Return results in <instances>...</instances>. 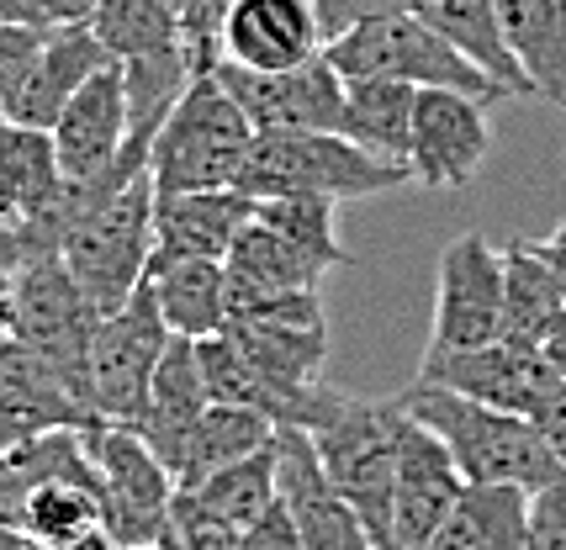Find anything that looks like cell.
I'll return each instance as SVG.
<instances>
[{
  "label": "cell",
  "instance_id": "cell-1",
  "mask_svg": "<svg viewBox=\"0 0 566 550\" xmlns=\"http://www.w3.org/2000/svg\"><path fill=\"white\" fill-rule=\"evenodd\" d=\"M397 408L440 434L444 451L455 455V466L467 476V487L541 493L545 482H556L566 472L535 419L497 413V408H482V402L461 398V392H444V387H429V381H413L397 398Z\"/></svg>",
  "mask_w": 566,
  "mask_h": 550
},
{
  "label": "cell",
  "instance_id": "cell-2",
  "mask_svg": "<svg viewBox=\"0 0 566 550\" xmlns=\"http://www.w3.org/2000/svg\"><path fill=\"white\" fill-rule=\"evenodd\" d=\"M254 123L244 106L228 96L218 75H197L186 85V96L175 101L165 117L154 154H148V176H154V197H197V191H233L254 149Z\"/></svg>",
  "mask_w": 566,
  "mask_h": 550
},
{
  "label": "cell",
  "instance_id": "cell-3",
  "mask_svg": "<svg viewBox=\"0 0 566 550\" xmlns=\"http://www.w3.org/2000/svg\"><path fill=\"white\" fill-rule=\"evenodd\" d=\"M91 32L106 49V59L123 70L133 138L154 144L165 117L175 112V101L197 80L186 32H180V11H170L165 0H101Z\"/></svg>",
  "mask_w": 566,
  "mask_h": 550
},
{
  "label": "cell",
  "instance_id": "cell-4",
  "mask_svg": "<svg viewBox=\"0 0 566 550\" xmlns=\"http://www.w3.org/2000/svg\"><path fill=\"white\" fill-rule=\"evenodd\" d=\"M408 180H413L408 165L376 159L339 133H260L249 149L244 176H239V191L254 201L323 197L339 207V201L397 191Z\"/></svg>",
  "mask_w": 566,
  "mask_h": 550
},
{
  "label": "cell",
  "instance_id": "cell-5",
  "mask_svg": "<svg viewBox=\"0 0 566 550\" xmlns=\"http://www.w3.org/2000/svg\"><path fill=\"white\" fill-rule=\"evenodd\" d=\"M154 176H138L127 191L96 201L91 212H80V223L70 228L59 260L70 265V275L80 281V292L91 297L101 318L123 313L133 292L148 281L154 265Z\"/></svg>",
  "mask_w": 566,
  "mask_h": 550
},
{
  "label": "cell",
  "instance_id": "cell-6",
  "mask_svg": "<svg viewBox=\"0 0 566 550\" xmlns=\"http://www.w3.org/2000/svg\"><path fill=\"white\" fill-rule=\"evenodd\" d=\"M345 80H402L413 91H461L471 101H503L493 80L482 75L461 49H450L419 11L402 17H376L355 32L334 38L323 53Z\"/></svg>",
  "mask_w": 566,
  "mask_h": 550
},
{
  "label": "cell",
  "instance_id": "cell-7",
  "mask_svg": "<svg viewBox=\"0 0 566 550\" xmlns=\"http://www.w3.org/2000/svg\"><path fill=\"white\" fill-rule=\"evenodd\" d=\"M397 429H402V408L366 398H345L328 424L313 429V451H318L323 472L334 482V493L360 514L376 550H392Z\"/></svg>",
  "mask_w": 566,
  "mask_h": 550
},
{
  "label": "cell",
  "instance_id": "cell-8",
  "mask_svg": "<svg viewBox=\"0 0 566 550\" xmlns=\"http://www.w3.org/2000/svg\"><path fill=\"white\" fill-rule=\"evenodd\" d=\"M96 328H101V313L91 307V297L80 292V281L70 275V265L59 254L22 260V271H17V302H11V339L43 355L91 413H96V398H91Z\"/></svg>",
  "mask_w": 566,
  "mask_h": 550
},
{
  "label": "cell",
  "instance_id": "cell-9",
  "mask_svg": "<svg viewBox=\"0 0 566 550\" xmlns=\"http://www.w3.org/2000/svg\"><path fill=\"white\" fill-rule=\"evenodd\" d=\"M497 339H503V250L482 233H461L444 244L434 271V324L423 360L488 350Z\"/></svg>",
  "mask_w": 566,
  "mask_h": 550
},
{
  "label": "cell",
  "instance_id": "cell-10",
  "mask_svg": "<svg viewBox=\"0 0 566 550\" xmlns=\"http://www.w3.org/2000/svg\"><path fill=\"white\" fill-rule=\"evenodd\" d=\"M170 328L159 318V302H154V286H138L133 302L123 313L101 318L96 328V350H91V398H96L101 424L133 429L144 419L148 392H154V376H159V360L170 350Z\"/></svg>",
  "mask_w": 566,
  "mask_h": 550
},
{
  "label": "cell",
  "instance_id": "cell-11",
  "mask_svg": "<svg viewBox=\"0 0 566 550\" xmlns=\"http://www.w3.org/2000/svg\"><path fill=\"white\" fill-rule=\"evenodd\" d=\"M91 455L101 476V508H106V540L112 546H159L175 519V476L148 451L133 429L101 424L91 429Z\"/></svg>",
  "mask_w": 566,
  "mask_h": 550
},
{
  "label": "cell",
  "instance_id": "cell-12",
  "mask_svg": "<svg viewBox=\"0 0 566 550\" xmlns=\"http://www.w3.org/2000/svg\"><path fill=\"white\" fill-rule=\"evenodd\" d=\"M212 75L244 106L254 133H339L345 138L349 80L328 59H313V64L286 70V75H254L239 64H218Z\"/></svg>",
  "mask_w": 566,
  "mask_h": 550
},
{
  "label": "cell",
  "instance_id": "cell-13",
  "mask_svg": "<svg viewBox=\"0 0 566 550\" xmlns=\"http://www.w3.org/2000/svg\"><path fill=\"white\" fill-rule=\"evenodd\" d=\"M419 381L461 392V398L514 413V419H541L545 402L562 392V376L541 360L535 345H509L497 339L488 350L467 355H440V360H419Z\"/></svg>",
  "mask_w": 566,
  "mask_h": 550
},
{
  "label": "cell",
  "instance_id": "cell-14",
  "mask_svg": "<svg viewBox=\"0 0 566 550\" xmlns=\"http://www.w3.org/2000/svg\"><path fill=\"white\" fill-rule=\"evenodd\" d=\"M493 149L488 101H471L461 91H419L413 106V180L429 191H461L476 180Z\"/></svg>",
  "mask_w": 566,
  "mask_h": 550
},
{
  "label": "cell",
  "instance_id": "cell-15",
  "mask_svg": "<svg viewBox=\"0 0 566 550\" xmlns=\"http://www.w3.org/2000/svg\"><path fill=\"white\" fill-rule=\"evenodd\" d=\"M467 493V476L455 466V455L444 451L434 429L402 413L397 429V493H392V550H429L450 519L455 498Z\"/></svg>",
  "mask_w": 566,
  "mask_h": 550
},
{
  "label": "cell",
  "instance_id": "cell-16",
  "mask_svg": "<svg viewBox=\"0 0 566 550\" xmlns=\"http://www.w3.org/2000/svg\"><path fill=\"white\" fill-rule=\"evenodd\" d=\"M275 476H281V508H286L302 550H376L360 514L334 493L307 429L275 434Z\"/></svg>",
  "mask_w": 566,
  "mask_h": 550
},
{
  "label": "cell",
  "instance_id": "cell-17",
  "mask_svg": "<svg viewBox=\"0 0 566 550\" xmlns=\"http://www.w3.org/2000/svg\"><path fill=\"white\" fill-rule=\"evenodd\" d=\"M222 59L254 75H286L328 53L318 0H239L222 22Z\"/></svg>",
  "mask_w": 566,
  "mask_h": 550
},
{
  "label": "cell",
  "instance_id": "cell-18",
  "mask_svg": "<svg viewBox=\"0 0 566 550\" xmlns=\"http://www.w3.org/2000/svg\"><path fill=\"white\" fill-rule=\"evenodd\" d=\"M59 429H101V419L74 398L70 381L43 355L6 339L0 345V451L32 445Z\"/></svg>",
  "mask_w": 566,
  "mask_h": 550
},
{
  "label": "cell",
  "instance_id": "cell-19",
  "mask_svg": "<svg viewBox=\"0 0 566 550\" xmlns=\"http://www.w3.org/2000/svg\"><path fill=\"white\" fill-rule=\"evenodd\" d=\"M133 144V112H127L123 70L106 64L101 75L80 85V96L64 106V117L53 123V149L64 180H101L117 170V159Z\"/></svg>",
  "mask_w": 566,
  "mask_h": 550
},
{
  "label": "cell",
  "instance_id": "cell-20",
  "mask_svg": "<svg viewBox=\"0 0 566 550\" xmlns=\"http://www.w3.org/2000/svg\"><path fill=\"white\" fill-rule=\"evenodd\" d=\"M260 201L233 191H197V197H170L154 207V271H170L186 260H228L233 239L254 223Z\"/></svg>",
  "mask_w": 566,
  "mask_h": 550
},
{
  "label": "cell",
  "instance_id": "cell-21",
  "mask_svg": "<svg viewBox=\"0 0 566 550\" xmlns=\"http://www.w3.org/2000/svg\"><path fill=\"white\" fill-rule=\"evenodd\" d=\"M112 59L96 43L91 27H59L43 32V49L32 59V70L22 75V85L6 101V123L17 127H43L53 133V123L64 117V106L80 96V85L91 75H101Z\"/></svg>",
  "mask_w": 566,
  "mask_h": 550
},
{
  "label": "cell",
  "instance_id": "cell-22",
  "mask_svg": "<svg viewBox=\"0 0 566 550\" xmlns=\"http://www.w3.org/2000/svg\"><path fill=\"white\" fill-rule=\"evenodd\" d=\"M228 271V302L233 307H249V302H265V297H281V292H318L323 275L313 260L302 250H292L275 228H265L260 218L233 239V250L222 260ZM233 324V318H228Z\"/></svg>",
  "mask_w": 566,
  "mask_h": 550
},
{
  "label": "cell",
  "instance_id": "cell-23",
  "mask_svg": "<svg viewBox=\"0 0 566 550\" xmlns=\"http://www.w3.org/2000/svg\"><path fill=\"white\" fill-rule=\"evenodd\" d=\"M275 434H281V424H271L265 413L212 402V408L197 419V429L186 434V445H180V461H175V487H180V493H197L207 476H218V472H228V466L249 461V455L271 451Z\"/></svg>",
  "mask_w": 566,
  "mask_h": 550
},
{
  "label": "cell",
  "instance_id": "cell-24",
  "mask_svg": "<svg viewBox=\"0 0 566 550\" xmlns=\"http://www.w3.org/2000/svg\"><path fill=\"white\" fill-rule=\"evenodd\" d=\"M419 17L440 32L450 49L467 53L471 64L493 80L503 96H535L530 80H524V70H518V59L509 53L497 0H419Z\"/></svg>",
  "mask_w": 566,
  "mask_h": 550
},
{
  "label": "cell",
  "instance_id": "cell-25",
  "mask_svg": "<svg viewBox=\"0 0 566 550\" xmlns=\"http://www.w3.org/2000/svg\"><path fill=\"white\" fill-rule=\"evenodd\" d=\"M64 191L59 149L43 127H0V228H22L49 212Z\"/></svg>",
  "mask_w": 566,
  "mask_h": 550
},
{
  "label": "cell",
  "instance_id": "cell-26",
  "mask_svg": "<svg viewBox=\"0 0 566 550\" xmlns=\"http://www.w3.org/2000/svg\"><path fill=\"white\" fill-rule=\"evenodd\" d=\"M497 17L530 91L566 106V0H497Z\"/></svg>",
  "mask_w": 566,
  "mask_h": 550
},
{
  "label": "cell",
  "instance_id": "cell-27",
  "mask_svg": "<svg viewBox=\"0 0 566 550\" xmlns=\"http://www.w3.org/2000/svg\"><path fill=\"white\" fill-rule=\"evenodd\" d=\"M148 286H154L159 318H165L175 339H218V334H228L233 302H228L222 260H186V265H170V271H154Z\"/></svg>",
  "mask_w": 566,
  "mask_h": 550
},
{
  "label": "cell",
  "instance_id": "cell-28",
  "mask_svg": "<svg viewBox=\"0 0 566 550\" xmlns=\"http://www.w3.org/2000/svg\"><path fill=\"white\" fill-rule=\"evenodd\" d=\"M413 106H419V91L402 85V80H349L345 138L360 144L366 154H376V159L408 165V154H413Z\"/></svg>",
  "mask_w": 566,
  "mask_h": 550
},
{
  "label": "cell",
  "instance_id": "cell-29",
  "mask_svg": "<svg viewBox=\"0 0 566 550\" xmlns=\"http://www.w3.org/2000/svg\"><path fill=\"white\" fill-rule=\"evenodd\" d=\"M530 493L518 487H467L429 550H524Z\"/></svg>",
  "mask_w": 566,
  "mask_h": 550
},
{
  "label": "cell",
  "instance_id": "cell-30",
  "mask_svg": "<svg viewBox=\"0 0 566 550\" xmlns=\"http://www.w3.org/2000/svg\"><path fill=\"white\" fill-rule=\"evenodd\" d=\"M22 540L43 550H85L106 540V508H101V482H43L22 514Z\"/></svg>",
  "mask_w": 566,
  "mask_h": 550
},
{
  "label": "cell",
  "instance_id": "cell-31",
  "mask_svg": "<svg viewBox=\"0 0 566 550\" xmlns=\"http://www.w3.org/2000/svg\"><path fill=\"white\" fill-rule=\"evenodd\" d=\"M562 307H566V292L541 244L535 239L509 244L503 250V339L509 345H535Z\"/></svg>",
  "mask_w": 566,
  "mask_h": 550
},
{
  "label": "cell",
  "instance_id": "cell-32",
  "mask_svg": "<svg viewBox=\"0 0 566 550\" xmlns=\"http://www.w3.org/2000/svg\"><path fill=\"white\" fill-rule=\"evenodd\" d=\"M180 503H186L191 514H201V519L222 525V529H254L275 503H281L275 445L260 455H249V461H239V466H228V472L207 476L197 493H180Z\"/></svg>",
  "mask_w": 566,
  "mask_h": 550
},
{
  "label": "cell",
  "instance_id": "cell-33",
  "mask_svg": "<svg viewBox=\"0 0 566 550\" xmlns=\"http://www.w3.org/2000/svg\"><path fill=\"white\" fill-rule=\"evenodd\" d=\"M265 228H275L292 250H302L318 271H339L349 265L345 244H339V212H334V201L323 197H275V201H260V212H254Z\"/></svg>",
  "mask_w": 566,
  "mask_h": 550
},
{
  "label": "cell",
  "instance_id": "cell-34",
  "mask_svg": "<svg viewBox=\"0 0 566 550\" xmlns=\"http://www.w3.org/2000/svg\"><path fill=\"white\" fill-rule=\"evenodd\" d=\"M197 360H201V381H207V398L212 402H228V408H254V413H265V419H271L265 387L254 381L249 360L239 355V345H233L228 334H218V339H197Z\"/></svg>",
  "mask_w": 566,
  "mask_h": 550
},
{
  "label": "cell",
  "instance_id": "cell-35",
  "mask_svg": "<svg viewBox=\"0 0 566 550\" xmlns=\"http://www.w3.org/2000/svg\"><path fill=\"white\" fill-rule=\"evenodd\" d=\"M239 0H191L186 11H180V32H186V49H191V64H197V75H212L222 59V22H228V11H233Z\"/></svg>",
  "mask_w": 566,
  "mask_h": 550
},
{
  "label": "cell",
  "instance_id": "cell-36",
  "mask_svg": "<svg viewBox=\"0 0 566 550\" xmlns=\"http://www.w3.org/2000/svg\"><path fill=\"white\" fill-rule=\"evenodd\" d=\"M101 0H0V22L59 32V27H91Z\"/></svg>",
  "mask_w": 566,
  "mask_h": 550
},
{
  "label": "cell",
  "instance_id": "cell-37",
  "mask_svg": "<svg viewBox=\"0 0 566 550\" xmlns=\"http://www.w3.org/2000/svg\"><path fill=\"white\" fill-rule=\"evenodd\" d=\"M524 550H566V472L530 493V535Z\"/></svg>",
  "mask_w": 566,
  "mask_h": 550
},
{
  "label": "cell",
  "instance_id": "cell-38",
  "mask_svg": "<svg viewBox=\"0 0 566 550\" xmlns=\"http://www.w3.org/2000/svg\"><path fill=\"white\" fill-rule=\"evenodd\" d=\"M402 11H419V0H318V17L328 43L355 32L360 22H376V17H402Z\"/></svg>",
  "mask_w": 566,
  "mask_h": 550
},
{
  "label": "cell",
  "instance_id": "cell-39",
  "mask_svg": "<svg viewBox=\"0 0 566 550\" xmlns=\"http://www.w3.org/2000/svg\"><path fill=\"white\" fill-rule=\"evenodd\" d=\"M43 49V32L17 22H0V106L11 101V91L22 85V75L32 70V59Z\"/></svg>",
  "mask_w": 566,
  "mask_h": 550
},
{
  "label": "cell",
  "instance_id": "cell-40",
  "mask_svg": "<svg viewBox=\"0 0 566 550\" xmlns=\"http://www.w3.org/2000/svg\"><path fill=\"white\" fill-rule=\"evenodd\" d=\"M17 271H22V260L6 250V239H0V345L11 339V302H17Z\"/></svg>",
  "mask_w": 566,
  "mask_h": 550
},
{
  "label": "cell",
  "instance_id": "cell-41",
  "mask_svg": "<svg viewBox=\"0 0 566 550\" xmlns=\"http://www.w3.org/2000/svg\"><path fill=\"white\" fill-rule=\"evenodd\" d=\"M535 350H541L545 366H551V371L566 381V307L556 313V318H551V324H545V334L535 339Z\"/></svg>",
  "mask_w": 566,
  "mask_h": 550
},
{
  "label": "cell",
  "instance_id": "cell-42",
  "mask_svg": "<svg viewBox=\"0 0 566 550\" xmlns=\"http://www.w3.org/2000/svg\"><path fill=\"white\" fill-rule=\"evenodd\" d=\"M535 424H541V434L551 440V451H556V461L566 466V381H562V392H556V398L545 402V413L535 419Z\"/></svg>",
  "mask_w": 566,
  "mask_h": 550
},
{
  "label": "cell",
  "instance_id": "cell-43",
  "mask_svg": "<svg viewBox=\"0 0 566 550\" xmlns=\"http://www.w3.org/2000/svg\"><path fill=\"white\" fill-rule=\"evenodd\" d=\"M541 250H545V260H551V271H556V281H562V292H566V228L551 233V239H541Z\"/></svg>",
  "mask_w": 566,
  "mask_h": 550
},
{
  "label": "cell",
  "instance_id": "cell-44",
  "mask_svg": "<svg viewBox=\"0 0 566 550\" xmlns=\"http://www.w3.org/2000/svg\"><path fill=\"white\" fill-rule=\"evenodd\" d=\"M112 550H170V546L159 540V546H112Z\"/></svg>",
  "mask_w": 566,
  "mask_h": 550
},
{
  "label": "cell",
  "instance_id": "cell-45",
  "mask_svg": "<svg viewBox=\"0 0 566 550\" xmlns=\"http://www.w3.org/2000/svg\"><path fill=\"white\" fill-rule=\"evenodd\" d=\"M165 6H170V11H186V6H191V0H165Z\"/></svg>",
  "mask_w": 566,
  "mask_h": 550
},
{
  "label": "cell",
  "instance_id": "cell-46",
  "mask_svg": "<svg viewBox=\"0 0 566 550\" xmlns=\"http://www.w3.org/2000/svg\"><path fill=\"white\" fill-rule=\"evenodd\" d=\"M0 127H6V106H0Z\"/></svg>",
  "mask_w": 566,
  "mask_h": 550
}]
</instances>
